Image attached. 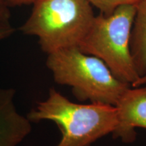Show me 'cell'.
<instances>
[{
  "label": "cell",
  "mask_w": 146,
  "mask_h": 146,
  "mask_svg": "<svg viewBox=\"0 0 146 146\" xmlns=\"http://www.w3.org/2000/svg\"><path fill=\"white\" fill-rule=\"evenodd\" d=\"M31 122L50 120L57 125L62 138L55 146H89L118 125L114 106L98 103L79 104L50 89L45 101L39 102L27 116Z\"/></svg>",
  "instance_id": "obj_1"
},
{
  "label": "cell",
  "mask_w": 146,
  "mask_h": 146,
  "mask_svg": "<svg viewBox=\"0 0 146 146\" xmlns=\"http://www.w3.org/2000/svg\"><path fill=\"white\" fill-rule=\"evenodd\" d=\"M46 65L56 83L72 87L81 101L115 106L131 87L116 77L102 60L85 54L78 47L48 54Z\"/></svg>",
  "instance_id": "obj_2"
},
{
  "label": "cell",
  "mask_w": 146,
  "mask_h": 146,
  "mask_svg": "<svg viewBox=\"0 0 146 146\" xmlns=\"http://www.w3.org/2000/svg\"><path fill=\"white\" fill-rule=\"evenodd\" d=\"M32 12L20 31L37 36L43 52L78 47L95 16L87 0H35Z\"/></svg>",
  "instance_id": "obj_3"
},
{
  "label": "cell",
  "mask_w": 146,
  "mask_h": 146,
  "mask_svg": "<svg viewBox=\"0 0 146 146\" xmlns=\"http://www.w3.org/2000/svg\"><path fill=\"white\" fill-rule=\"evenodd\" d=\"M135 10V4H125L109 14L96 16L78 46L85 54L102 60L116 77L131 86L139 78L130 50Z\"/></svg>",
  "instance_id": "obj_4"
},
{
  "label": "cell",
  "mask_w": 146,
  "mask_h": 146,
  "mask_svg": "<svg viewBox=\"0 0 146 146\" xmlns=\"http://www.w3.org/2000/svg\"><path fill=\"white\" fill-rule=\"evenodd\" d=\"M118 125L112 133L125 143H132L136 138L135 129H146V87H130L115 106Z\"/></svg>",
  "instance_id": "obj_5"
},
{
  "label": "cell",
  "mask_w": 146,
  "mask_h": 146,
  "mask_svg": "<svg viewBox=\"0 0 146 146\" xmlns=\"http://www.w3.org/2000/svg\"><path fill=\"white\" fill-rule=\"evenodd\" d=\"M14 89L0 88V146H17L31 131V122L16 110Z\"/></svg>",
  "instance_id": "obj_6"
},
{
  "label": "cell",
  "mask_w": 146,
  "mask_h": 146,
  "mask_svg": "<svg viewBox=\"0 0 146 146\" xmlns=\"http://www.w3.org/2000/svg\"><path fill=\"white\" fill-rule=\"evenodd\" d=\"M135 8L130 50L136 72L141 77L146 74V0H139L135 4Z\"/></svg>",
  "instance_id": "obj_7"
},
{
  "label": "cell",
  "mask_w": 146,
  "mask_h": 146,
  "mask_svg": "<svg viewBox=\"0 0 146 146\" xmlns=\"http://www.w3.org/2000/svg\"><path fill=\"white\" fill-rule=\"evenodd\" d=\"M92 6L96 7L101 13L109 14L116 8L125 4H136L139 0H87Z\"/></svg>",
  "instance_id": "obj_8"
},
{
  "label": "cell",
  "mask_w": 146,
  "mask_h": 146,
  "mask_svg": "<svg viewBox=\"0 0 146 146\" xmlns=\"http://www.w3.org/2000/svg\"><path fill=\"white\" fill-rule=\"evenodd\" d=\"M9 8L4 0H0V24L10 23L11 14Z\"/></svg>",
  "instance_id": "obj_9"
},
{
  "label": "cell",
  "mask_w": 146,
  "mask_h": 146,
  "mask_svg": "<svg viewBox=\"0 0 146 146\" xmlns=\"http://www.w3.org/2000/svg\"><path fill=\"white\" fill-rule=\"evenodd\" d=\"M15 31V28L10 23L0 24V41L12 35Z\"/></svg>",
  "instance_id": "obj_10"
},
{
  "label": "cell",
  "mask_w": 146,
  "mask_h": 146,
  "mask_svg": "<svg viewBox=\"0 0 146 146\" xmlns=\"http://www.w3.org/2000/svg\"><path fill=\"white\" fill-rule=\"evenodd\" d=\"M9 7L22 6L33 4L35 0H4Z\"/></svg>",
  "instance_id": "obj_11"
},
{
  "label": "cell",
  "mask_w": 146,
  "mask_h": 146,
  "mask_svg": "<svg viewBox=\"0 0 146 146\" xmlns=\"http://www.w3.org/2000/svg\"><path fill=\"white\" fill-rule=\"evenodd\" d=\"M146 84V74H144L143 76H142L141 77H139V78L135 83L131 87H137L142 86Z\"/></svg>",
  "instance_id": "obj_12"
}]
</instances>
